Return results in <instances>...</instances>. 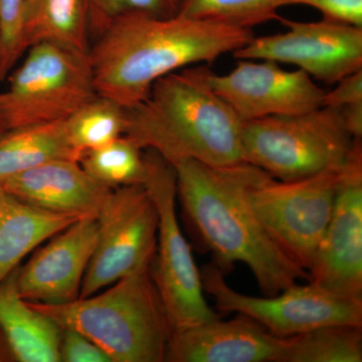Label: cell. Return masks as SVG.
Segmentation results:
<instances>
[{"mask_svg": "<svg viewBox=\"0 0 362 362\" xmlns=\"http://www.w3.org/2000/svg\"><path fill=\"white\" fill-rule=\"evenodd\" d=\"M251 28L176 13H143L117 18L90 44L95 90L124 109L148 96L159 78L238 51L254 37Z\"/></svg>", "mask_w": 362, "mask_h": 362, "instance_id": "obj_1", "label": "cell"}, {"mask_svg": "<svg viewBox=\"0 0 362 362\" xmlns=\"http://www.w3.org/2000/svg\"><path fill=\"white\" fill-rule=\"evenodd\" d=\"M176 194L195 233L225 273L235 263L251 270L265 296L308 279L267 233L247 199L259 169L242 161L211 166L195 160L173 164Z\"/></svg>", "mask_w": 362, "mask_h": 362, "instance_id": "obj_2", "label": "cell"}, {"mask_svg": "<svg viewBox=\"0 0 362 362\" xmlns=\"http://www.w3.org/2000/svg\"><path fill=\"white\" fill-rule=\"evenodd\" d=\"M206 66L164 76L141 103L125 109L124 136L173 165L195 160L211 166L243 161V121L206 80Z\"/></svg>", "mask_w": 362, "mask_h": 362, "instance_id": "obj_3", "label": "cell"}, {"mask_svg": "<svg viewBox=\"0 0 362 362\" xmlns=\"http://www.w3.org/2000/svg\"><path fill=\"white\" fill-rule=\"evenodd\" d=\"M107 288L70 303L30 304L59 327L90 338L111 362L165 361L173 331L150 269Z\"/></svg>", "mask_w": 362, "mask_h": 362, "instance_id": "obj_4", "label": "cell"}, {"mask_svg": "<svg viewBox=\"0 0 362 362\" xmlns=\"http://www.w3.org/2000/svg\"><path fill=\"white\" fill-rule=\"evenodd\" d=\"M354 139L339 109L321 106L294 115L243 121V161L276 180L289 181L339 170Z\"/></svg>", "mask_w": 362, "mask_h": 362, "instance_id": "obj_5", "label": "cell"}, {"mask_svg": "<svg viewBox=\"0 0 362 362\" xmlns=\"http://www.w3.org/2000/svg\"><path fill=\"white\" fill-rule=\"evenodd\" d=\"M23 58L0 90V130L66 120L97 96L87 54L39 44Z\"/></svg>", "mask_w": 362, "mask_h": 362, "instance_id": "obj_6", "label": "cell"}, {"mask_svg": "<svg viewBox=\"0 0 362 362\" xmlns=\"http://www.w3.org/2000/svg\"><path fill=\"white\" fill-rule=\"evenodd\" d=\"M144 151L147 161L144 185L158 216L156 252L150 273L175 333L220 316L207 304L201 271L181 232L176 213L175 168L156 152Z\"/></svg>", "mask_w": 362, "mask_h": 362, "instance_id": "obj_7", "label": "cell"}, {"mask_svg": "<svg viewBox=\"0 0 362 362\" xmlns=\"http://www.w3.org/2000/svg\"><path fill=\"white\" fill-rule=\"evenodd\" d=\"M339 170L283 181L259 169L247 188L250 206L267 233L305 271L329 223Z\"/></svg>", "mask_w": 362, "mask_h": 362, "instance_id": "obj_8", "label": "cell"}, {"mask_svg": "<svg viewBox=\"0 0 362 362\" xmlns=\"http://www.w3.org/2000/svg\"><path fill=\"white\" fill-rule=\"evenodd\" d=\"M201 273L204 293L220 310L250 317L279 337L334 324L362 326V300L340 296L311 281L295 283L271 296L254 297L230 287L216 264H207Z\"/></svg>", "mask_w": 362, "mask_h": 362, "instance_id": "obj_9", "label": "cell"}, {"mask_svg": "<svg viewBox=\"0 0 362 362\" xmlns=\"http://www.w3.org/2000/svg\"><path fill=\"white\" fill-rule=\"evenodd\" d=\"M97 221V246L86 271L80 298L150 269L156 256L158 216L144 185L113 189Z\"/></svg>", "mask_w": 362, "mask_h": 362, "instance_id": "obj_10", "label": "cell"}, {"mask_svg": "<svg viewBox=\"0 0 362 362\" xmlns=\"http://www.w3.org/2000/svg\"><path fill=\"white\" fill-rule=\"evenodd\" d=\"M282 33L254 37L233 52L238 59L296 66L314 80L335 85L362 69V28L323 20L294 21L283 18Z\"/></svg>", "mask_w": 362, "mask_h": 362, "instance_id": "obj_11", "label": "cell"}, {"mask_svg": "<svg viewBox=\"0 0 362 362\" xmlns=\"http://www.w3.org/2000/svg\"><path fill=\"white\" fill-rule=\"evenodd\" d=\"M308 281L362 300V145L339 170L332 214L308 269Z\"/></svg>", "mask_w": 362, "mask_h": 362, "instance_id": "obj_12", "label": "cell"}, {"mask_svg": "<svg viewBox=\"0 0 362 362\" xmlns=\"http://www.w3.org/2000/svg\"><path fill=\"white\" fill-rule=\"evenodd\" d=\"M206 76L211 89L242 121L311 111L322 106L325 94L305 71L285 70L265 59H239L223 75L206 68Z\"/></svg>", "mask_w": 362, "mask_h": 362, "instance_id": "obj_13", "label": "cell"}, {"mask_svg": "<svg viewBox=\"0 0 362 362\" xmlns=\"http://www.w3.org/2000/svg\"><path fill=\"white\" fill-rule=\"evenodd\" d=\"M97 240L96 218H80L52 235L18 269L21 296L28 302L49 305L78 300Z\"/></svg>", "mask_w": 362, "mask_h": 362, "instance_id": "obj_14", "label": "cell"}, {"mask_svg": "<svg viewBox=\"0 0 362 362\" xmlns=\"http://www.w3.org/2000/svg\"><path fill=\"white\" fill-rule=\"evenodd\" d=\"M289 349L290 337H279L238 314L173 333L165 361L287 362Z\"/></svg>", "mask_w": 362, "mask_h": 362, "instance_id": "obj_15", "label": "cell"}, {"mask_svg": "<svg viewBox=\"0 0 362 362\" xmlns=\"http://www.w3.org/2000/svg\"><path fill=\"white\" fill-rule=\"evenodd\" d=\"M0 187L21 202L71 218H96L113 192L97 182L80 162L58 159L14 175Z\"/></svg>", "mask_w": 362, "mask_h": 362, "instance_id": "obj_16", "label": "cell"}, {"mask_svg": "<svg viewBox=\"0 0 362 362\" xmlns=\"http://www.w3.org/2000/svg\"><path fill=\"white\" fill-rule=\"evenodd\" d=\"M18 269L0 284V330L13 361L61 362L62 327L21 296Z\"/></svg>", "mask_w": 362, "mask_h": 362, "instance_id": "obj_17", "label": "cell"}, {"mask_svg": "<svg viewBox=\"0 0 362 362\" xmlns=\"http://www.w3.org/2000/svg\"><path fill=\"white\" fill-rule=\"evenodd\" d=\"M76 221L30 206L0 187V284L28 254Z\"/></svg>", "mask_w": 362, "mask_h": 362, "instance_id": "obj_18", "label": "cell"}, {"mask_svg": "<svg viewBox=\"0 0 362 362\" xmlns=\"http://www.w3.org/2000/svg\"><path fill=\"white\" fill-rule=\"evenodd\" d=\"M39 44L61 45L89 56L86 0H26L23 25L25 52Z\"/></svg>", "mask_w": 362, "mask_h": 362, "instance_id": "obj_19", "label": "cell"}, {"mask_svg": "<svg viewBox=\"0 0 362 362\" xmlns=\"http://www.w3.org/2000/svg\"><path fill=\"white\" fill-rule=\"evenodd\" d=\"M80 158L66 120L0 130V183L49 161Z\"/></svg>", "mask_w": 362, "mask_h": 362, "instance_id": "obj_20", "label": "cell"}, {"mask_svg": "<svg viewBox=\"0 0 362 362\" xmlns=\"http://www.w3.org/2000/svg\"><path fill=\"white\" fill-rule=\"evenodd\" d=\"M78 162L93 180L111 189L144 185L147 177L144 150L124 135L86 152Z\"/></svg>", "mask_w": 362, "mask_h": 362, "instance_id": "obj_21", "label": "cell"}, {"mask_svg": "<svg viewBox=\"0 0 362 362\" xmlns=\"http://www.w3.org/2000/svg\"><path fill=\"white\" fill-rule=\"evenodd\" d=\"M361 329L334 324L290 337L287 362H361Z\"/></svg>", "mask_w": 362, "mask_h": 362, "instance_id": "obj_22", "label": "cell"}, {"mask_svg": "<svg viewBox=\"0 0 362 362\" xmlns=\"http://www.w3.org/2000/svg\"><path fill=\"white\" fill-rule=\"evenodd\" d=\"M66 125L71 145L82 157L124 135L125 109L97 95L66 118Z\"/></svg>", "mask_w": 362, "mask_h": 362, "instance_id": "obj_23", "label": "cell"}, {"mask_svg": "<svg viewBox=\"0 0 362 362\" xmlns=\"http://www.w3.org/2000/svg\"><path fill=\"white\" fill-rule=\"evenodd\" d=\"M284 0H181L177 13L197 20L216 21L251 28L271 21H282L278 13Z\"/></svg>", "mask_w": 362, "mask_h": 362, "instance_id": "obj_24", "label": "cell"}, {"mask_svg": "<svg viewBox=\"0 0 362 362\" xmlns=\"http://www.w3.org/2000/svg\"><path fill=\"white\" fill-rule=\"evenodd\" d=\"M89 16L90 37L94 39L125 14L143 13L156 16L177 13V0H86Z\"/></svg>", "mask_w": 362, "mask_h": 362, "instance_id": "obj_25", "label": "cell"}, {"mask_svg": "<svg viewBox=\"0 0 362 362\" xmlns=\"http://www.w3.org/2000/svg\"><path fill=\"white\" fill-rule=\"evenodd\" d=\"M26 0H0V83L4 82L25 54L23 25Z\"/></svg>", "mask_w": 362, "mask_h": 362, "instance_id": "obj_26", "label": "cell"}, {"mask_svg": "<svg viewBox=\"0 0 362 362\" xmlns=\"http://www.w3.org/2000/svg\"><path fill=\"white\" fill-rule=\"evenodd\" d=\"M287 6L312 7L324 20L362 28V0H284L282 7Z\"/></svg>", "mask_w": 362, "mask_h": 362, "instance_id": "obj_27", "label": "cell"}, {"mask_svg": "<svg viewBox=\"0 0 362 362\" xmlns=\"http://www.w3.org/2000/svg\"><path fill=\"white\" fill-rule=\"evenodd\" d=\"M61 362H111L96 343L78 331L62 328L59 345Z\"/></svg>", "mask_w": 362, "mask_h": 362, "instance_id": "obj_28", "label": "cell"}, {"mask_svg": "<svg viewBox=\"0 0 362 362\" xmlns=\"http://www.w3.org/2000/svg\"><path fill=\"white\" fill-rule=\"evenodd\" d=\"M358 103H362V69L341 78L334 89L325 90L322 106L340 110Z\"/></svg>", "mask_w": 362, "mask_h": 362, "instance_id": "obj_29", "label": "cell"}, {"mask_svg": "<svg viewBox=\"0 0 362 362\" xmlns=\"http://www.w3.org/2000/svg\"><path fill=\"white\" fill-rule=\"evenodd\" d=\"M345 127L354 139L362 137V103L350 105L340 109Z\"/></svg>", "mask_w": 362, "mask_h": 362, "instance_id": "obj_30", "label": "cell"}, {"mask_svg": "<svg viewBox=\"0 0 362 362\" xmlns=\"http://www.w3.org/2000/svg\"><path fill=\"white\" fill-rule=\"evenodd\" d=\"M14 361L6 338L0 330V362Z\"/></svg>", "mask_w": 362, "mask_h": 362, "instance_id": "obj_31", "label": "cell"}, {"mask_svg": "<svg viewBox=\"0 0 362 362\" xmlns=\"http://www.w3.org/2000/svg\"><path fill=\"white\" fill-rule=\"evenodd\" d=\"M0 54H1V37H0Z\"/></svg>", "mask_w": 362, "mask_h": 362, "instance_id": "obj_32", "label": "cell"}, {"mask_svg": "<svg viewBox=\"0 0 362 362\" xmlns=\"http://www.w3.org/2000/svg\"><path fill=\"white\" fill-rule=\"evenodd\" d=\"M177 1H178V6H180V4L181 0H177Z\"/></svg>", "mask_w": 362, "mask_h": 362, "instance_id": "obj_33", "label": "cell"}]
</instances>
